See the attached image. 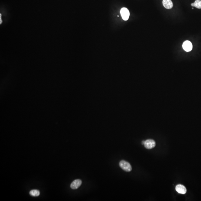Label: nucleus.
Masks as SVG:
<instances>
[{
    "label": "nucleus",
    "mask_w": 201,
    "mask_h": 201,
    "mask_svg": "<svg viewBox=\"0 0 201 201\" xmlns=\"http://www.w3.org/2000/svg\"><path fill=\"white\" fill-rule=\"evenodd\" d=\"M82 181L79 179H77L73 181L70 185V187L72 189H78L82 184Z\"/></svg>",
    "instance_id": "39448f33"
},
{
    "label": "nucleus",
    "mask_w": 201,
    "mask_h": 201,
    "mask_svg": "<svg viewBox=\"0 0 201 201\" xmlns=\"http://www.w3.org/2000/svg\"><path fill=\"white\" fill-rule=\"evenodd\" d=\"M144 143H145V141H142V144L143 145H144Z\"/></svg>",
    "instance_id": "9d476101"
},
{
    "label": "nucleus",
    "mask_w": 201,
    "mask_h": 201,
    "mask_svg": "<svg viewBox=\"0 0 201 201\" xmlns=\"http://www.w3.org/2000/svg\"><path fill=\"white\" fill-rule=\"evenodd\" d=\"M175 189L180 194H185L187 192V189L185 187L181 184L177 185L175 187Z\"/></svg>",
    "instance_id": "423d86ee"
},
{
    "label": "nucleus",
    "mask_w": 201,
    "mask_h": 201,
    "mask_svg": "<svg viewBox=\"0 0 201 201\" xmlns=\"http://www.w3.org/2000/svg\"><path fill=\"white\" fill-rule=\"evenodd\" d=\"M183 48L186 52H190L192 50V44L190 41L188 40L186 41L183 43Z\"/></svg>",
    "instance_id": "20e7f679"
},
{
    "label": "nucleus",
    "mask_w": 201,
    "mask_h": 201,
    "mask_svg": "<svg viewBox=\"0 0 201 201\" xmlns=\"http://www.w3.org/2000/svg\"><path fill=\"white\" fill-rule=\"evenodd\" d=\"M191 6L193 7H195L198 9H201V0H196L194 3L191 4Z\"/></svg>",
    "instance_id": "6e6552de"
},
{
    "label": "nucleus",
    "mask_w": 201,
    "mask_h": 201,
    "mask_svg": "<svg viewBox=\"0 0 201 201\" xmlns=\"http://www.w3.org/2000/svg\"><path fill=\"white\" fill-rule=\"evenodd\" d=\"M162 3L166 9H171L173 7V3L171 0H163Z\"/></svg>",
    "instance_id": "0eeeda50"
},
{
    "label": "nucleus",
    "mask_w": 201,
    "mask_h": 201,
    "mask_svg": "<svg viewBox=\"0 0 201 201\" xmlns=\"http://www.w3.org/2000/svg\"><path fill=\"white\" fill-rule=\"evenodd\" d=\"M119 166L123 170L128 172H129L132 170V168L130 163L124 160L121 161L120 162Z\"/></svg>",
    "instance_id": "f257e3e1"
},
{
    "label": "nucleus",
    "mask_w": 201,
    "mask_h": 201,
    "mask_svg": "<svg viewBox=\"0 0 201 201\" xmlns=\"http://www.w3.org/2000/svg\"><path fill=\"white\" fill-rule=\"evenodd\" d=\"M30 194L31 196L33 197H37L39 196L40 195V192L38 190H31L30 192Z\"/></svg>",
    "instance_id": "1a4fd4ad"
},
{
    "label": "nucleus",
    "mask_w": 201,
    "mask_h": 201,
    "mask_svg": "<svg viewBox=\"0 0 201 201\" xmlns=\"http://www.w3.org/2000/svg\"><path fill=\"white\" fill-rule=\"evenodd\" d=\"M156 143L155 141L152 139H148L145 141L144 146L147 149H152L155 146Z\"/></svg>",
    "instance_id": "7ed1b4c3"
},
{
    "label": "nucleus",
    "mask_w": 201,
    "mask_h": 201,
    "mask_svg": "<svg viewBox=\"0 0 201 201\" xmlns=\"http://www.w3.org/2000/svg\"><path fill=\"white\" fill-rule=\"evenodd\" d=\"M120 13L123 19L125 21H127L129 18L130 12L129 10L126 7H123L120 10Z\"/></svg>",
    "instance_id": "f03ea898"
}]
</instances>
